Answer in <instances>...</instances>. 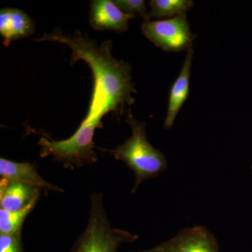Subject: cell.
<instances>
[{
	"label": "cell",
	"mask_w": 252,
	"mask_h": 252,
	"mask_svg": "<svg viewBox=\"0 0 252 252\" xmlns=\"http://www.w3.org/2000/svg\"><path fill=\"white\" fill-rule=\"evenodd\" d=\"M35 41L64 44L72 50V64L79 60L87 63L94 78L93 94L108 99L117 115H122L126 106L132 105L135 102L132 94H135L136 90L131 77L130 65L113 57L112 41H104L98 46L79 31L69 35L59 28L51 34H44Z\"/></svg>",
	"instance_id": "obj_1"
},
{
	"label": "cell",
	"mask_w": 252,
	"mask_h": 252,
	"mask_svg": "<svg viewBox=\"0 0 252 252\" xmlns=\"http://www.w3.org/2000/svg\"><path fill=\"white\" fill-rule=\"evenodd\" d=\"M126 122L130 126L132 136L110 152L118 160L125 162L135 174V193L144 181L154 178L167 168V160L160 151L152 147L146 136V124L136 120L129 109Z\"/></svg>",
	"instance_id": "obj_2"
},
{
	"label": "cell",
	"mask_w": 252,
	"mask_h": 252,
	"mask_svg": "<svg viewBox=\"0 0 252 252\" xmlns=\"http://www.w3.org/2000/svg\"><path fill=\"white\" fill-rule=\"evenodd\" d=\"M138 238L130 232L113 228L104 211L102 194L94 193L91 197L87 227L70 252H117L121 245L133 243Z\"/></svg>",
	"instance_id": "obj_3"
},
{
	"label": "cell",
	"mask_w": 252,
	"mask_h": 252,
	"mask_svg": "<svg viewBox=\"0 0 252 252\" xmlns=\"http://www.w3.org/2000/svg\"><path fill=\"white\" fill-rule=\"evenodd\" d=\"M97 128L100 127L96 124L83 121L77 130L66 140L56 141L51 137H41L38 143L41 147L40 157L52 156L64 167L71 169L94 163L97 160L94 142V131Z\"/></svg>",
	"instance_id": "obj_4"
},
{
	"label": "cell",
	"mask_w": 252,
	"mask_h": 252,
	"mask_svg": "<svg viewBox=\"0 0 252 252\" xmlns=\"http://www.w3.org/2000/svg\"><path fill=\"white\" fill-rule=\"evenodd\" d=\"M142 31L149 40L167 52L188 51L195 39L186 14L170 19L144 21Z\"/></svg>",
	"instance_id": "obj_5"
},
{
	"label": "cell",
	"mask_w": 252,
	"mask_h": 252,
	"mask_svg": "<svg viewBox=\"0 0 252 252\" xmlns=\"http://www.w3.org/2000/svg\"><path fill=\"white\" fill-rule=\"evenodd\" d=\"M134 252H220L214 235L203 226L184 228L170 240L150 250Z\"/></svg>",
	"instance_id": "obj_6"
},
{
	"label": "cell",
	"mask_w": 252,
	"mask_h": 252,
	"mask_svg": "<svg viewBox=\"0 0 252 252\" xmlns=\"http://www.w3.org/2000/svg\"><path fill=\"white\" fill-rule=\"evenodd\" d=\"M134 16L126 14L114 1L94 0L91 1L90 24L96 31H113L122 32L127 31L129 21Z\"/></svg>",
	"instance_id": "obj_7"
},
{
	"label": "cell",
	"mask_w": 252,
	"mask_h": 252,
	"mask_svg": "<svg viewBox=\"0 0 252 252\" xmlns=\"http://www.w3.org/2000/svg\"><path fill=\"white\" fill-rule=\"evenodd\" d=\"M41 189L35 186L1 178L0 182L1 209L9 212H18L39 200Z\"/></svg>",
	"instance_id": "obj_8"
},
{
	"label": "cell",
	"mask_w": 252,
	"mask_h": 252,
	"mask_svg": "<svg viewBox=\"0 0 252 252\" xmlns=\"http://www.w3.org/2000/svg\"><path fill=\"white\" fill-rule=\"evenodd\" d=\"M187 51V56L180 74L170 89L168 108L164 124L165 129L171 128L174 125L177 114L189 95V82L193 50L191 48Z\"/></svg>",
	"instance_id": "obj_9"
},
{
	"label": "cell",
	"mask_w": 252,
	"mask_h": 252,
	"mask_svg": "<svg viewBox=\"0 0 252 252\" xmlns=\"http://www.w3.org/2000/svg\"><path fill=\"white\" fill-rule=\"evenodd\" d=\"M34 29V21L24 11L10 8L0 11V34L4 39L5 45L32 35Z\"/></svg>",
	"instance_id": "obj_10"
},
{
	"label": "cell",
	"mask_w": 252,
	"mask_h": 252,
	"mask_svg": "<svg viewBox=\"0 0 252 252\" xmlns=\"http://www.w3.org/2000/svg\"><path fill=\"white\" fill-rule=\"evenodd\" d=\"M0 175L1 178L35 186L51 191L64 192L62 189L46 182L36 170L35 166L28 162H16L0 158Z\"/></svg>",
	"instance_id": "obj_11"
},
{
	"label": "cell",
	"mask_w": 252,
	"mask_h": 252,
	"mask_svg": "<svg viewBox=\"0 0 252 252\" xmlns=\"http://www.w3.org/2000/svg\"><path fill=\"white\" fill-rule=\"evenodd\" d=\"M150 18H161L185 15L193 7L191 0H152L149 2Z\"/></svg>",
	"instance_id": "obj_12"
},
{
	"label": "cell",
	"mask_w": 252,
	"mask_h": 252,
	"mask_svg": "<svg viewBox=\"0 0 252 252\" xmlns=\"http://www.w3.org/2000/svg\"><path fill=\"white\" fill-rule=\"evenodd\" d=\"M37 200L18 212H9L0 209V233L17 234L21 233L25 220L35 207Z\"/></svg>",
	"instance_id": "obj_13"
},
{
	"label": "cell",
	"mask_w": 252,
	"mask_h": 252,
	"mask_svg": "<svg viewBox=\"0 0 252 252\" xmlns=\"http://www.w3.org/2000/svg\"><path fill=\"white\" fill-rule=\"evenodd\" d=\"M114 2L126 14L135 16L140 15L144 21H150V16L147 12L145 1L143 0H114Z\"/></svg>",
	"instance_id": "obj_14"
},
{
	"label": "cell",
	"mask_w": 252,
	"mask_h": 252,
	"mask_svg": "<svg viewBox=\"0 0 252 252\" xmlns=\"http://www.w3.org/2000/svg\"><path fill=\"white\" fill-rule=\"evenodd\" d=\"M0 252H24L21 233L17 234L0 233Z\"/></svg>",
	"instance_id": "obj_15"
}]
</instances>
